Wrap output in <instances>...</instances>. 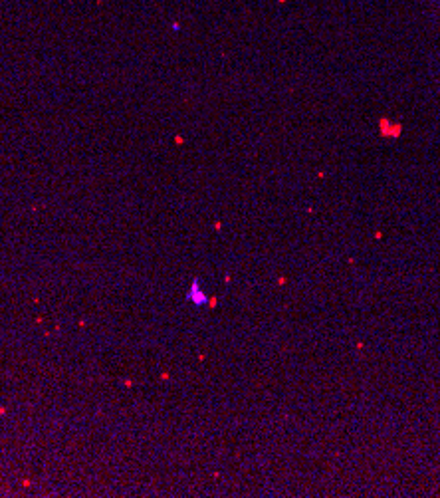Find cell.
<instances>
[{
  "label": "cell",
  "mask_w": 440,
  "mask_h": 498,
  "mask_svg": "<svg viewBox=\"0 0 440 498\" xmlns=\"http://www.w3.org/2000/svg\"><path fill=\"white\" fill-rule=\"evenodd\" d=\"M188 298H191V302H193L195 306H202V304L206 302V294H204V292H200L199 282H193V288H191Z\"/></svg>",
  "instance_id": "cell-1"
}]
</instances>
